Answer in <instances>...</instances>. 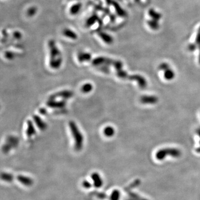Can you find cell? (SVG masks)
Returning a JSON list of instances; mask_svg holds the SVG:
<instances>
[{
  "mask_svg": "<svg viewBox=\"0 0 200 200\" xmlns=\"http://www.w3.org/2000/svg\"><path fill=\"white\" fill-rule=\"evenodd\" d=\"M48 47L50 52V67L53 69H57L61 66L62 62L61 52L54 39L49 41Z\"/></svg>",
  "mask_w": 200,
  "mask_h": 200,
  "instance_id": "cell-1",
  "label": "cell"
},
{
  "mask_svg": "<svg viewBox=\"0 0 200 200\" xmlns=\"http://www.w3.org/2000/svg\"><path fill=\"white\" fill-rule=\"evenodd\" d=\"M69 126L75 141V149L77 151L81 150L83 142V137L82 133L80 131L75 122L70 121L69 122Z\"/></svg>",
  "mask_w": 200,
  "mask_h": 200,
  "instance_id": "cell-2",
  "label": "cell"
},
{
  "mask_svg": "<svg viewBox=\"0 0 200 200\" xmlns=\"http://www.w3.org/2000/svg\"><path fill=\"white\" fill-rule=\"evenodd\" d=\"M161 14L155 10L154 8H151L147 11V19L146 22L147 26L152 30H157L159 28L158 21L161 20Z\"/></svg>",
  "mask_w": 200,
  "mask_h": 200,
  "instance_id": "cell-3",
  "label": "cell"
},
{
  "mask_svg": "<svg viewBox=\"0 0 200 200\" xmlns=\"http://www.w3.org/2000/svg\"><path fill=\"white\" fill-rule=\"evenodd\" d=\"M167 155H171L173 157H178L181 156V152L180 150H177L176 149L167 148V149H163L158 151L157 152L156 156L158 160H162L166 157Z\"/></svg>",
  "mask_w": 200,
  "mask_h": 200,
  "instance_id": "cell-4",
  "label": "cell"
},
{
  "mask_svg": "<svg viewBox=\"0 0 200 200\" xmlns=\"http://www.w3.org/2000/svg\"><path fill=\"white\" fill-rule=\"evenodd\" d=\"M159 69L164 72V77L167 80H171L175 77L174 71L171 69L170 66L166 63H162L159 66Z\"/></svg>",
  "mask_w": 200,
  "mask_h": 200,
  "instance_id": "cell-5",
  "label": "cell"
},
{
  "mask_svg": "<svg viewBox=\"0 0 200 200\" xmlns=\"http://www.w3.org/2000/svg\"><path fill=\"white\" fill-rule=\"evenodd\" d=\"M73 96V92L71 91L64 90L62 91L56 93L55 94H52L50 96L49 99L50 100H55L57 97H62L64 99H67Z\"/></svg>",
  "mask_w": 200,
  "mask_h": 200,
  "instance_id": "cell-6",
  "label": "cell"
},
{
  "mask_svg": "<svg viewBox=\"0 0 200 200\" xmlns=\"http://www.w3.org/2000/svg\"><path fill=\"white\" fill-rule=\"evenodd\" d=\"M97 36L106 44H111L113 42V38L111 35L104 31H98Z\"/></svg>",
  "mask_w": 200,
  "mask_h": 200,
  "instance_id": "cell-7",
  "label": "cell"
},
{
  "mask_svg": "<svg viewBox=\"0 0 200 200\" xmlns=\"http://www.w3.org/2000/svg\"><path fill=\"white\" fill-rule=\"evenodd\" d=\"M102 21L100 20V18L99 17L98 15L94 13L90 16L86 20L85 22V27L87 28L92 27V26L96 23H100Z\"/></svg>",
  "mask_w": 200,
  "mask_h": 200,
  "instance_id": "cell-8",
  "label": "cell"
},
{
  "mask_svg": "<svg viewBox=\"0 0 200 200\" xmlns=\"http://www.w3.org/2000/svg\"><path fill=\"white\" fill-rule=\"evenodd\" d=\"M62 35L64 37L72 40H76L78 39L77 33L69 28H64L62 31Z\"/></svg>",
  "mask_w": 200,
  "mask_h": 200,
  "instance_id": "cell-9",
  "label": "cell"
},
{
  "mask_svg": "<svg viewBox=\"0 0 200 200\" xmlns=\"http://www.w3.org/2000/svg\"><path fill=\"white\" fill-rule=\"evenodd\" d=\"M158 100V98L154 96H143L140 98V101L143 104H155Z\"/></svg>",
  "mask_w": 200,
  "mask_h": 200,
  "instance_id": "cell-10",
  "label": "cell"
},
{
  "mask_svg": "<svg viewBox=\"0 0 200 200\" xmlns=\"http://www.w3.org/2000/svg\"><path fill=\"white\" fill-rule=\"evenodd\" d=\"M47 105L51 108H61L64 107L66 105L65 100H62L60 101H57L55 100H50L47 102Z\"/></svg>",
  "mask_w": 200,
  "mask_h": 200,
  "instance_id": "cell-11",
  "label": "cell"
},
{
  "mask_svg": "<svg viewBox=\"0 0 200 200\" xmlns=\"http://www.w3.org/2000/svg\"><path fill=\"white\" fill-rule=\"evenodd\" d=\"M196 36V35H195ZM195 38V44H190L189 45V50L190 51H194L197 48V46L198 45V47L200 49V55H199V63H200V26L198 28L196 33V36Z\"/></svg>",
  "mask_w": 200,
  "mask_h": 200,
  "instance_id": "cell-12",
  "label": "cell"
},
{
  "mask_svg": "<svg viewBox=\"0 0 200 200\" xmlns=\"http://www.w3.org/2000/svg\"><path fill=\"white\" fill-rule=\"evenodd\" d=\"M82 7V4L81 2H76L73 4L70 7L69 13L72 16H76L80 12Z\"/></svg>",
  "mask_w": 200,
  "mask_h": 200,
  "instance_id": "cell-13",
  "label": "cell"
},
{
  "mask_svg": "<svg viewBox=\"0 0 200 200\" xmlns=\"http://www.w3.org/2000/svg\"><path fill=\"white\" fill-rule=\"evenodd\" d=\"M33 120L36 123V125L41 130H44L47 128V125L44 122L42 119L37 115H34L33 116Z\"/></svg>",
  "mask_w": 200,
  "mask_h": 200,
  "instance_id": "cell-14",
  "label": "cell"
},
{
  "mask_svg": "<svg viewBox=\"0 0 200 200\" xmlns=\"http://www.w3.org/2000/svg\"><path fill=\"white\" fill-rule=\"evenodd\" d=\"M77 58L80 63L90 61L91 60V55L87 52H80L78 54Z\"/></svg>",
  "mask_w": 200,
  "mask_h": 200,
  "instance_id": "cell-15",
  "label": "cell"
},
{
  "mask_svg": "<svg viewBox=\"0 0 200 200\" xmlns=\"http://www.w3.org/2000/svg\"><path fill=\"white\" fill-rule=\"evenodd\" d=\"M27 128L26 130V135L28 137H31L36 133V130L33 126V123L31 121L28 120L27 122Z\"/></svg>",
  "mask_w": 200,
  "mask_h": 200,
  "instance_id": "cell-16",
  "label": "cell"
},
{
  "mask_svg": "<svg viewBox=\"0 0 200 200\" xmlns=\"http://www.w3.org/2000/svg\"><path fill=\"white\" fill-rule=\"evenodd\" d=\"M106 57H98L95 58L92 61V64L94 66H99L102 65H104Z\"/></svg>",
  "mask_w": 200,
  "mask_h": 200,
  "instance_id": "cell-17",
  "label": "cell"
},
{
  "mask_svg": "<svg viewBox=\"0 0 200 200\" xmlns=\"http://www.w3.org/2000/svg\"><path fill=\"white\" fill-rule=\"evenodd\" d=\"M115 130L114 128L111 126H107L106 127L104 130V133L106 136L107 137H112L115 134Z\"/></svg>",
  "mask_w": 200,
  "mask_h": 200,
  "instance_id": "cell-18",
  "label": "cell"
},
{
  "mask_svg": "<svg viewBox=\"0 0 200 200\" xmlns=\"http://www.w3.org/2000/svg\"><path fill=\"white\" fill-rule=\"evenodd\" d=\"M37 12V8L35 6H31L28 8L26 14L28 17H33L36 14Z\"/></svg>",
  "mask_w": 200,
  "mask_h": 200,
  "instance_id": "cell-19",
  "label": "cell"
},
{
  "mask_svg": "<svg viewBox=\"0 0 200 200\" xmlns=\"http://www.w3.org/2000/svg\"><path fill=\"white\" fill-rule=\"evenodd\" d=\"M93 89V86L91 83H87L83 85L81 87V91L83 93L87 94L91 92Z\"/></svg>",
  "mask_w": 200,
  "mask_h": 200,
  "instance_id": "cell-20",
  "label": "cell"
},
{
  "mask_svg": "<svg viewBox=\"0 0 200 200\" xmlns=\"http://www.w3.org/2000/svg\"><path fill=\"white\" fill-rule=\"evenodd\" d=\"M92 178H93V180H94V185L95 186H98L99 187L100 185H101L102 184V180H101V178L100 177L99 175L96 173H94L93 175H92Z\"/></svg>",
  "mask_w": 200,
  "mask_h": 200,
  "instance_id": "cell-21",
  "label": "cell"
},
{
  "mask_svg": "<svg viewBox=\"0 0 200 200\" xmlns=\"http://www.w3.org/2000/svg\"><path fill=\"white\" fill-rule=\"evenodd\" d=\"M5 56L8 60H12L15 57V54L11 51H6L5 53Z\"/></svg>",
  "mask_w": 200,
  "mask_h": 200,
  "instance_id": "cell-22",
  "label": "cell"
},
{
  "mask_svg": "<svg viewBox=\"0 0 200 200\" xmlns=\"http://www.w3.org/2000/svg\"><path fill=\"white\" fill-rule=\"evenodd\" d=\"M12 35L14 39H21V37H22V33L19 31H14L12 33Z\"/></svg>",
  "mask_w": 200,
  "mask_h": 200,
  "instance_id": "cell-23",
  "label": "cell"
},
{
  "mask_svg": "<svg viewBox=\"0 0 200 200\" xmlns=\"http://www.w3.org/2000/svg\"><path fill=\"white\" fill-rule=\"evenodd\" d=\"M39 112L41 113V114H42V115H44L46 113V110L44 109V108H41L39 110Z\"/></svg>",
  "mask_w": 200,
  "mask_h": 200,
  "instance_id": "cell-24",
  "label": "cell"
},
{
  "mask_svg": "<svg viewBox=\"0 0 200 200\" xmlns=\"http://www.w3.org/2000/svg\"><path fill=\"white\" fill-rule=\"evenodd\" d=\"M196 132H197V133L199 135V136L200 137V128L197 129V130Z\"/></svg>",
  "mask_w": 200,
  "mask_h": 200,
  "instance_id": "cell-25",
  "label": "cell"
}]
</instances>
